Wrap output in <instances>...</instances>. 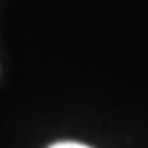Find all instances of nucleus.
Wrapping results in <instances>:
<instances>
[{
    "label": "nucleus",
    "instance_id": "nucleus-1",
    "mask_svg": "<svg viewBox=\"0 0 148 148\" xmlns=\"http://www.w3.org/2000/svg\"><path fill=\"white\" fill-rule=\"evenodd\" d=\"M50 148H90V146L81 144V143H56V144H52Z\"/></svg>",
    "mask_w": 148,
    "mask_h": 148
}]
</instances>
